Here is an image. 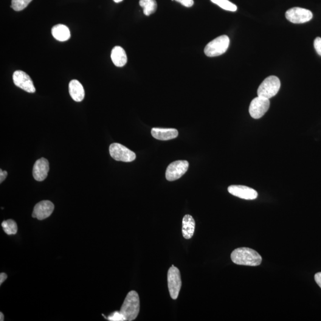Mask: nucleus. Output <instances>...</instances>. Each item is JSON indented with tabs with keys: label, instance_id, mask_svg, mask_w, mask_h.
Wrapping results in <instances>:
<instances>
[{
	"label": "nucleus",
	"instance_id": "obj_1",
	"mask_svg": "<svg viewBox=\"0 0 321 321\" xmlns=\"http://www.w3.org/2000/svg\"><path fill=\"white\" fill-rule=\"evenodd\" d=\"M234 263L241 266L255 267L261 265V256L255 250L248 247H239L231 254Z\"/></svg>",
	"mask_w": 321,
	"mask_h": 321
},
{
	"label": "nucleus",
	"instance_id": "obj_2",
	"mask_svg": "<svg viewBox=\"0 0 321 321\" xmlns=\"http://www.w3.org/2000/svg\"><path fill=\"white\" fill-rule=\"evenodd\" d=\"M140 311L139 295L135 291L129 293L124 301L120 312L125 317L126 321H134L137 317Z\"/></svg>",
	"mask_w": 321,
	"mask_h": 321
},
{
	"label": "nucleus",
	"instance_id": "obj_3",
	"mask_svg": "<svg viewBox=\"0 0 321 321\" xmlns=\"http://www.w3.org/2000/svg\"><path fill=\"white\" fill-rule=\"evenodd\" d=\"M229 45L230 39L227 35L219 36L207 45L204 53L208 57H217L227 52Z\"/></svg>",
	"mask_w": 321,
	"mask_h": 321
},
{
	"label": "nucleus",
	"instance_id": "obj_4",
	"mask_svg": "<svg viewBox=\"0 0 321 321\" xmlns=\"http://www.w3.org/2000/svg\"><path fill=\"white\" fill-rule=\"evenodd\" d=\"M281 82L279 79L275 76H271L265 80L258 89V97L270 98L277 94L280 89Z\"/></svg>",
	"mask_w": 321,
	"mask_h": 321
},
{
	"label": "nucleus",
	"instance_id": "obj_5",
	"mask_svg": "<svg viewBox=\"0 0 321 321\" xmlns=\"http://www.w3.org/2000/svg\"><path fill=\"white\" fill-rule=\"evenodd\" d=\"M109 151L112 159L117 161L129 162L136 159V154L133 151L120 143H112L109 146Z\"/></svg>",
	"mask_w": 321,
	"mask_h": 321
},
{
	"label": "nucleus",
	"instance_id": "obj_6",
	"mask_svg": "<svg viewBox=\"0 0 321 321\" xmlns=\"http://www.w3.org/2000/svg\"><path fill=\"white\" fill-rule=\"evenodd\" d=\"M168 287L171 297L174 300L177 299L182 287L181 275L179 269L173 266L168 270Z\"/></svg>",
	"mask_w": 321,
	"mask_h": 321
},
{
	"label": "nucleus",
	"instance_id": "obj_7",
	"mask_svg": "<svg viewBox=\"0 0 321 321\" xmlns=\"http://www.w3.org/2000/svg\"><path fill=\"white\" fill-rule=\"evenodd\" d=\"M188 165V162L185 160H176L171 163L166 170V179L170 182L180 179L187 173Z\"/></svg>",
	"mask_w": 321,
	"mask_h": 321
},
{
	"label": "nucleus",
	"instance_id": "obj_8",
	"mask_svg": "<svg viewBox=\"0 0 321 321\" xmlns=\"http://www.w3.org/2000/svg\"><path fill=\"white\" fill-rule=\"evenodd\" d=\"M286 19L293 24H300L306 23L313 18V14L309 10L300 7H294L287 10Z\"/></svg>",
	"mask_w": 321,
	"mask_h": 321
},
{
	"label": "nucleus",
	"instance_id": "obj_9",
	"mask_svg": "<svg viewBox=\"0 0 321 321\" xmlns=\"http://www.w3.org/2000/svg\"><path fill=\"white\" fill-rule=\"evenodd\" d=\"M269 99L260 97L254 98L250 103L249 113L253 119H259L263 117L269 108Z\"/></svg>",
	"mask_w": 321,
	"mask_h": 321
},
{
	"label": "nucleus",
	"instance_id": "obj_10",
	"mask_svg": "<svg viewBox=\"0 0 321 321\" xmlns=\"http://www.w3.org/2000/svg\"><path fill=\"white\" fill-rule=\"evenodd\" d=\"M14 83L16 86L29 93H34L36 89L33 81L26 73L17 70L13 76Z\"/></svg>",
	"mask_w": 321,
	"mask_h": 321
},
{
	"label": "nucleus",
	"instance_id": "obj_11",
	"mask_svg": "<svg viewBox=\"0 0 321 321\" xmlns=\"http://www.w3.org/2000/svg\"><path fill=\"white\" fill-rule=\"evenodd\" d=\"M232 195L246 200H254L258 198V193L253 188L241 185H232L228 188Z\"/></svg>",
	"mask_w": 321,
	"mask_h": 321
},
{
	"label": "nucleus",
	"instance_id": "obj_12",
	"mask_svg": "<svg viewBox=\"0 0 321 321\" xmlns=\"http://www.w3.org/2000/svg\"><path fill=\"white\" fill-rule=\"evenodd\" d=\"M54 205L50 201H42L38 203L33 208L32 217L43 220L52 215Z\"/></svg>",
	"mask_w": 321,
	"mask_h": 321
},
{
	"label": "nucleus",
	"instance_id": "obj_13",
	"mask_svg": "<svg viewBox=\"0 0 321 321\" xmlns=\"http://www.w3.org/2000/svg\"><path fill=\"white\" fill-rule=\"evenodd\" d=\"M50 170L49 160L44 158L39 159L33 168V176L36 181L42 182L46 179Z\"/></svg>",
	"mask_w": 321,
	"mask_h": 321
},
{
	"label": "nucleus",
	"instance_id": "obj_14",
	"mask_svg": "<svg viewBox=\"0 0 321 321\" xmlns=\"http://www.w3.org/2000/svg\"><path fill=\"white\" fill-rule=\"evenodd\" d=\"M152 136L158 140H168L175 139L179 132L175 129H162L154 128L151 131Z\"/></svg>",
	"mask_w": 321,
	"mask_h": 321
},
{
	"label": "nucleus",
	"instance_id": "obj_15",
	"mask_svg": "<svg viewBox=\"0 0 321 321\" xmlns=\"http://www.w3.org/2000/svg\"><path fill=\"white\" fill-rule=\"evenodd\" d=\"M69 88L70 95L76 102H81L84 99V90L80 81L77 80L70 81Z\"/></svg>",
	"mask_w": 321,
	"mask_h": 321
},
{
	"label": "nucleus",
	"instance_id": "obj_16",
	"mask_svg": "<svg viewBox=\"0 0 321 321\" xmlns=\"http://www.w3.org/2000/svg\"><path fill=\"white\" fill-rule=\"evenodd\" d=\"M111 58L114 65L117 67H123L128 62L125 51L119 46L115 47L112 50Z\"/></svg>",
	"mask_w": 321,
	"mask_h": 321
},
{
	"label": "nucleus",
	"instance_id": "obj_17",
	"mask_svg": "<svg viewBox=\"0 0 321 321\" xmlns=\"http://www.w3.org/2000/svg\"><path fill=\"white\" fill-rule=\"evenodd\" d=\"M195 221L190 215H186L183 218L182 233L184 238L190 239L195 232Z\"/></svg>",
	"mask_w": 321,
	"mask_h": 321
},
{
	"label": "nucleus",
	"instance_id": "obj_18",
	"mask_svg": "<svg viewBox=\"0 0 321 321\" xmlns=\"http://www.w3.org/2000/svg\"><path fill=\"white\" fill-rule=\"evenodd\" d=\"M52 33L53 37L59 41H66L70 38V30L65 25H55L52 28Z\"/></svg>",
	"mask_w": 321,
	"mask_h": 321
},
{
	"label": "nucleus",
	"instance_id": "obj_19",
	"mask_svg": "<svg viewBox=\"0 0 321 321\" xmlns=\"http://www.w3.org/2000/svg\"><path fill=\"white\" fill-rule=\"evenodd\" d=\"M139 5L143 8V13L146 16H150L156 12L157 3L156 0H140Z\"/></svg>",
	"mask_w": 321,
	"mask_h": 321
},
{
	"label": "nucleus",
	"instance_id": "obj_20",
	"mask_svg": "<svg viewBox=\"0 0 321 321\" xmlns=\"http://www.w3.org/2000/svg\"><path fill=\"white\" fill-rule=\"evenodd\" d=\"M1 226L8 235H16L18 232V225L13 219H7L2 222Z\"/></svg>",
	"mask_w": 321,
	"mask_h": 321
},
{
	"label": "nucleus",
	"instance_id": "obj_21",
	"mask_svg": "<svg viewBox=\"0 0 321 321\" xmlns=\"http://www.w3.org/2000/svg\"><path fill=\"white\" fill-rule=\"evenodd\" d=\"M211 1L225 10L236 12L238 10V7L229 0H211Z\"/></svg>",
	"mask_w": 321,
	"mask_h": 321
},
{
	"label": "nucleus",
	"instance_id": "obj_22",
	"mask_svg": "<svg viewBox=\"0 0 321 321\" xmlns=\"http://www.w3.org/2000/svg\"><path fill=\"white\" fill-rule=\"evenodd\" d=\"M32 0H12V8L13 10L19 12L26 8Z\"/></svg>",
	"mask_w": 321,
	"mask_h": 321
},
{
	"label": "nucleus",
	"instance_id": "obj_23",
	"mask_svg": "<svg viewBox=\"0 0 321 321\" xmlns=\"http://www.w3.org/2000/svg\"><path fill=\"white\" fill-rule=\"evenodd\" d=\"M108 320L110 321H125L126 319L120 312H114L109 315Z\"/></svg>",
	"mask_w": 321,
	"mask_h": 321
},
{
	"label": "nucleus",
	"instance_id": "obj_24",
	"mask_svg": "<svg viewBox=\"0 0 321 321\" xmlns=\"http://www.w3.org/2000/svg\"><path fill=\"white\" fill-rule=\"evenodd\" d=\"M314 47L316 52L321 56V38L317 37L314 41Z\"/></svg>",
	"mask_w": 321,
	"mask_h": 321
},
{
	"label": "nucleus",
	"instance_id": "obj_25",
	"mask_svg": "<svg viewBox=\"0 0 321 321\" xmlns=\"http://www.w3.org/2000/svg\"><path fill=\"white\" fill-rule=\"evenodd\" d=\"M176 1L187 7H190L194 4L193 0H176Z\"/></svg>",
	"mask_w": 321,
	"mask_h": 321
},
{
	"label": "nucleus",
	"instance_id": "obj_26",
	"mask_svg": "<svg viewBox=\"0 0 321 321\" xmlns=\"http://www.w3.org/2000/svg\"><path fill=\"white\" fill-rule=\"evenodd\" d=\"M7 172L6 171H2L1 169L0 170V183H2L4 181V180L6 179L7 177Z\"/></svg>",
	"mask_w": 321,
	"mask_h": 321
},
{
	"label": "nucleus",
	"instance_id": "obj_27",
	"mask_svg": "<svg viewBox=\"0 0 321 321\" xmlns=\"http://www.w3.org/2000/svg\"><path fill=\"white\" fill-rule=\"evenodd\" d=\"M315 280L321 288V272L317 273L315 275Z\"/></svg>",
	"mask_w": 321,
	"mask_h": 321
},
{
	"label": "nucleus",
	"instance_id": "obj_28",
	"mask_svg": "<svg viewBox=\"0 0 321 321\" xmlns=\"http://www.w3.org/2000/svg\"><path fill=\"white\" fill-rule=\"evenodd\" d=\"M7 278V275L4 272L1 273L0 274V285L4 282V281Z\"/></svg>",
	"mask_w": 321,
	"mask_h": 321
},
{
	"label": "nucleus",
	"instance_id": "obj_29",
	"mask_svg": "<svg viewBox=\"0 0 321 321\" xmlns=\"http://www.w3.org/2000/svg\"><path fill=\"white\" fill-rule=\"evenodd\" d=\"M4 314L2 312H0V321H3L4 320Z\"/></svg>",
	"mask_w": 321,
	"mask_h": 321
},
{
	"label": "nucleus",
	"instance_id": "obj_30",
	"mask_svg": "<svg viewBox=\"0 0 321 321\" xmlns=\"http://www.w3.org/2000/svg\"><path fill=\"white\" fill-rule=\"evenodd\" d=\"M123 0H114V1L115 2H120L121 1H122Z\"/></svg>",
	"mask_w": 321,
	"mask_h": 321
}]
</instances>
